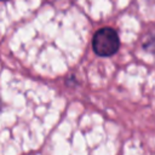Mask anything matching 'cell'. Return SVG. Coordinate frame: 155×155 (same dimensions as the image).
Listing matches in <instances>:
<instances>
[{
  "mask_svg": "<svg viewBox=\"0 0 155 155\" xmlns=\"http://www.w3.org/2000/svg\"><path fill=\"white\" fill-rule=\"evenodd\" d=\"M92 47L98 56L108 57L114 54L120 47V40L116 31L111 28L97 30L92 39Z\"/></svg>",
  "mask_w": 155,
  "mask_h": 155,
  "instance_id": "obj_1",
  "label": "cell"
}]
</instances>
